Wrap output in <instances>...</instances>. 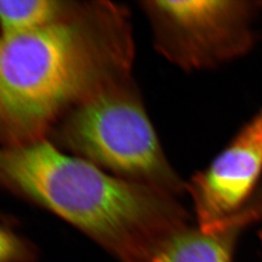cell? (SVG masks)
Instances as JSON below:
<instances>
[{
  "instance_id": "5b68a950",
  "label": "cell",
  "mask_w": 262,
  "mask_h": 262,
  "mask_svg": "<svg viewBox=\"0 0 262 262\" xmlns=\"http://www.w3.org/2000/svg\"><path fill=\"white\" fill-rule=\"evenodd\" d=\"M262 175V106L210 165L187 183L198 226L209 228L241 212Z\"/></svg>"
},
{
  "instance_id": "3957f363",
  "label": "cell",
  "mask_w": 262,
  "mask_h": 262,
  "mask_svg": "<svg viewBox=\"0 0 262 262\" xmlns=\"http://www.w3.org/2000/svg\"><path fill=\"white\" fill-rule=\"evenodd\" d=\"M60 140L74 155L116 176L170 194L187 183L173 168L132 76L108 84L62 118Z\"/></svg>"
},
{
  "instance_id": "52a82bcc",
  "label": "cell",
  "mask_w": 262,
  "mask_h": 262,
  "mask_svg": "<svg viewBox=\"0 0 262 262\" xmlns=\"http://www.w3.org/2000/svg\"><path fill=\"white\" fill-rule=\"evenodd\" d=\"M71 4L58 0L0 1V36L43 28L64 15Z\"/></svg>"
},
{
  "instance_id": "7a4b0ae2",
  "label": "cell",
  "mask_w": 262,
  "mask_h": 262,
  "mask_svg": "<svg viewBox=\"0 0 262 262\" xmlns=\"http://www.w3.org/2000/svg\"><path fill=\"white\" fill-rule=\"evenodd\" d=\"M0 183L89 236L120 262H140L186 225L175 195L116 176L45 138L0 145Z\"/></svg>"
},
{
  "instance_id": "277c9868",
  "label": "cell",
  "mask_w": 262,
  "mask_h": 262,
  "mask_svg": "<svg viewBox=\"0 0 262 262\" xmlns=\"http://www.w3.org/2000/svg\"><path fill=\"white\" fill-rule=\"evenodd\" d=\"M141 8L159 55L187 72L233 62L258 39L260 0H150Z\"/></svg>"
},
{
  "instance_id": "ba28073f",
  "label": "cell",
  "mask_w": 262,
  "mask_h": 262,
  "mask_svg": "<svg viewBox=\"0 0 262 262\" xmlns=\"http://www.w3.org/2000/svg\"><path fill=\"white\" fill-rule=\"evenodd\" d=\"M36 250L19 235L0 226V262H33Z\"/></svg>"
},
{
  "instance_id": "8992f818",
  "label": "cell",
  "mask_w": 262,
  "mask_h": 262,
  "mask_svg": "<svg viewBox=\"0 0 262 262\" xmlns=\"http://www.w3.org/2000/svg\"><path fill=\"white\" fill-rule=\"evenodd\" d=\"M262 217V198L237 215L209 228L187 225L170 232L155 244L140 262H230L239 232Z\"/></svg>"
},
{
  "instance_id": "6da1fadb",
  "label": "cell",
  "mask_w": 262,
  "mask_h": 262,
  "mask_svg": "<svg viewBox=\"0 0 262 262\" xmlns=\"http://www.w3.org/2000/svg\"><path fill=\"white\" fill-rule=\"evenodd\" d=\"M133 59L129 15L108 2H72L43 28L0 36V135L44 138L86 97L132 76Z\"/></svg>"
}]
</instances>
